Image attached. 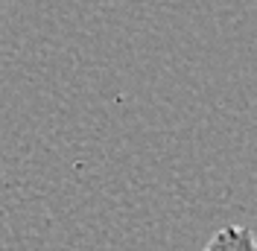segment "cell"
I'll return each instance as SVG.
<instances>
[{
  "instance_id": "1",
  "label": "cell",
  "mask_w": 257,
  "mask_h": 251,
  "mask_svg": "<svg viewBox=\"0 0 257 251\" xmlns=\"http://www.w3.org/2000/svg\"><path fill=\"white\" fill-rule=\"evenodd\" d=\"M205 251H257L254 231L248 225H225L210 236Z\"/></svg>"
}]
</instances>
